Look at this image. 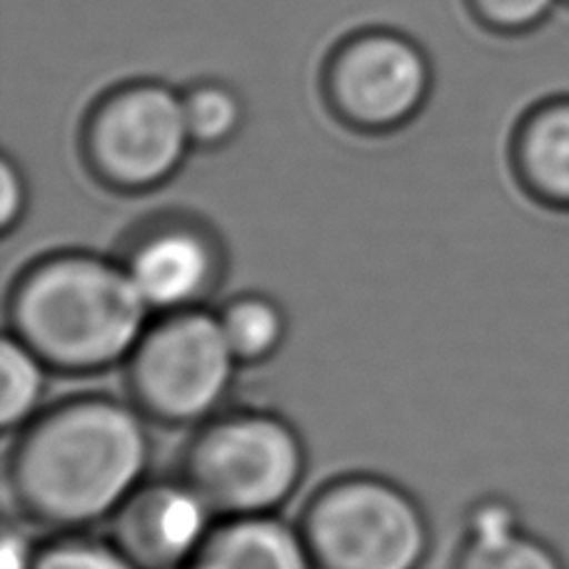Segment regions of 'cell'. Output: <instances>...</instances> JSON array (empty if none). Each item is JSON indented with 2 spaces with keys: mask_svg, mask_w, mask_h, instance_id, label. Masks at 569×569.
I'll return each mask as SVG.
<instances>
[{
  "mask_svg": "<svg viewBox=\"0 0 569 569\" xmlns=\"http://www.w3.org/2000/svg\"><path fill=\"white\" fill-rule=\"evenodd\" d=\"M148 465V435L113 400H78L46 415L20 440L13 487L36 520L83 527L128 502Z\"/></svg>",
  "mask_w": 569,
  "mask_h": 569,
  "instance_id": "obj_1",
  "label": "cell"
},
{
  "mask_svg": "<svg viewBox=\"0 0 569 569\" xmlns=\"http://www.w3.org/2000/svg\"><path fill=\"white\" fill-rule=\"evenodd\" d=\"M148 310L128 268L90 256H60L18 282L10 315L18 340L46 365L90 372L138 348Z\"/></svg>",
  "mask_w": 569,
  "mask_h": 569,
  "instance_id": "obj_2",
  "label": "cell"
},
{
  "mask_svg": "<svg viewBox=\"0 0 569 569\" xmlns=\"http://www.w3.org/2000/svg\"><path fill=\"white\" fill-rule=\"evenodd\" d=\"M302 540L318 569H418L427 525L398 487L352 477L315 497Z\"/></svg>",
  "mask_w": 569,
  "mask_h": 569,
  "instance_id": "obj_3",
  "label": "cell"
},
{
  "mask_svg": "<svg viewBox=\"0 0 569 569\" xmlns=\"http://www.w3.org/2000/svg\"><path fill=\"white\" fill-rule=\"evenodd\" d=\"M302 477V447L288 425L242 415L208 427L188 455V485L210 512L258 517L276 510Z\"/></svg>",
  "mask_w": 569,
  "mask_h": 569,
  "instance_id": "obj_4",
  "label": "cell"
},
{
  "mask_svg": "<svg viewBox=\"0 0 569 569\" xmlns=\"http://www.w3.org/2000/svg\"><path fill=\"white\" fill-rule=\"evenodd\" d=\"M236 365L220 318L178 312L142 335L130 365V388L152 418L186 425L218 408Z\"/></svg>",
  "mask_w": 569,
  "mask_h": 569,
  "instance_id": "obj_5",
  "label": "cell"
},
{
  "mask_svg": "<svg viewBox=\"0 0 569 569\" xmlns=\"http://www.w3.org/2000/svg\"><path fill=\"white\" fill-rule=\"evenodd\" d=\"M188 142L182 100L148 86L110 100L90 133V152L106 180L138 190L172 176Z\"/></svg>",
  "mask_w": 569,
  "mask_h": 569,
  "instance_id": "obj_6",
  "label": "cell"
},
{
  "mask_svg": "<svg viewBox=\"0 0 569 569\" xmlns=\"http://www.w3.org/2000/svg\"><path fill=\"white\" fill-rule=\"evenodd\" d=\"M427 68L418 50L398 38L360 40L338 70V98L362 126H395L420 106Z\"/></svg>",
  "mask_w": 569,
  "mask_h": 569,
  "instance_id": "obj_7",
  "label": "cell"
},
{
  "mask_svg": "<svg viewBox=\"0 0 569 569\" xmlns=\"http://www.w3.org/2000/svg\"><path fill=\"white\" fill-rule=\"evenodd\" d=\"M208 517L210 507L190 485L148 487L120 507L116 547L140 569H172L208 540Z\"/></svg>",
  "mask_w": 569,
  "mask_h": 569,
  "instance_id": "obj_8",
  "label": "cell"
},
{
  "mask_svg": "<svg viewBox=\"0 0 569 569\" xmlns=\"http://www.w3.org/2000/svg\"><path fill=\"white\" fill-rule=\"evenodd\" d=\"M148 308L178 310L208 290L216 272L212 248L192 230H166L142 242L128 262Z\"/></svg>",
  "mask_w": 569,
  "mask_h": 569,
  "instance_id": "obj_9",
  "label": "cell"
},
{
  "mask_svg": "<svg viewBox=\"0 0 569 569\" xmlns=\"http://www.w3.org/2000/svg\"><path fill=\"white\" fill-rule=\"evenodd\" d=\"M188 569H312L302 535L268 515L232 517L210 532Z\"/></svg>",
  "mask_w": 569,
  "mask_h": 569,
  "instance_id": "obj_10",
  "label": "cell"
},
{
  "mask_svg": "<svg viewBox=\"0 0 569 569\" xmlns=\"http://www.w3.org/2000/svg\"><path fill=\"white\" fill-rule=\"evenodd\" d=\"M520 170L537 200L569 208V103L542 110L520 140Z\"/></svg>",
  "mask_w": 569,
  "mask_h": 569,
  "instance_id": "obj_11",
  "label": "cell"
},
{
  "mask_svg": "<svg viewBox=\"0 0 569 569\" xmlns=\"http://www.w3.org/2000/svg\"><path fill=\"white\" fill-rule=\"evenodd\" d=\"M460 569H562V565L545 545L515 530V517L505 505H485L472 520Z\"/></svg>",
  "mask_w": 569,
  "mask_h": 569,
  "instance_id": "obj_12",
  "label": "cell"
},
{
  "mask_svg": "<svg viewBox=\"0 0 569 569\" xmlns=\"http://www.w3.org/2000/svg\"><path fill=\"white\" fill-rule=\"evenodd\" d=\"M222 330L238 362H260L278 350L284 322L266 298H240L220 315Z\"/></svg>",
  "mask_w": 569,
  "mask_h": 569,
  "instance_id": "obj_13",
  "label": "cell"
},
{
  "mask_svg": "<svg viewBox=\"0 0 569 569\" xmlns=\"http://www.w3.org/2000/svg\"><path fill=\"white\" fill-rule=\"evenodd\" d=\"M43 360L18 338H6L0 350L3 395H0V422L6 430L23 425L43 398Z\"/></svg>",
  "mask_w": 569,
  "mask_h": 569,
  "instance_id": "obj_14",
  "label": "cell"
},
{
  "mask_svg": "<svg viewBox=\"0 0 569 569\" xmlns=\"http://www.w3.org/2000/svg\"><path fill=\"white\" fill-rule=\"evenodd\" d=\"M182 106H186L190 140L206 146L230 138L240 123L238 100L222 88H198L182 100Z\"/></svg>",
  "mask_w": 569,
  "mask_h": 569,
  "instance_id": "obj_15",
  "label": "cell"
},
{
  "mask_svg": "<svg viewBox=\"0 0 569 569\" xmlns=\"http://www.w3.org/2000/svg\"><path fill=\"white\" fill-rule=\"evenodd\" d=\"M33 569H140L118 547L100 542H60L33 560Z\"/></svg>",
  "mask_w": 569,
  "mask_h": 569,
  "instance_id": "obj_16",
  "label": "cell"
},
{
  "mask_svg": "<svg viewBox=\"0 0 569 569\" xmlns=\"http://www.w3.org/2000/svg\"><path fill=\"white\" fill-rule=\"evenodd\" d=\"M487 18L497 20L502 26H532L537 20H542L555 0H480Z\"/></svg>",
  "mask_w": 569,
  "mask_h": 569,
  "instance_id": "obj_17",
  "label": "cell"
},
{
  "mask_svg": "<svg viewBox=\"0 0 569 569\" xmlns=\"http://www.w3.org/2000/svg\"><path fill=\"white\" fill-rule=\"evenodd\" d=\"M23 182H20L13 162L3 160L0 168V226L3 230L13 228L20 212H23Z\"/></svg>",
  "mask_w": 569,
  "mask_h": 569,
  "instance_id": "obj_18",
  "label": "cell"
},
{
  "mask_svg": "<svg viewBox=\"0 0 569 569\" xmlns=\"http://www.w3.org/2000/svg\"><path fill=\"white\" fill-rule=\"evenodd\" d=\"M3 569H33V557L28 555L23 537L6 535V540H3Z\"/></svg>",
  "mask_w": 569,
  "mask_h": 569,
  "instance_id": "obj_19",
  "label": "cell"
}]
</instances>
